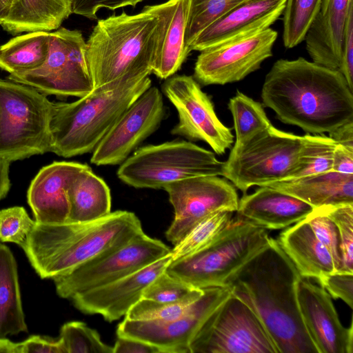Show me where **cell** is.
I'll use <instances>...</instances> for the list:
<instances>
[{"mask_svg": "<svg viewBox=\"0 0 353 353\" xmlns=\"http://www.w3.org/2000/svg\"><path fill=\"white\" fill-rule=\"evenodd\" d=\"M296 293L303 321L318 353H352V323L343 325L328 292L301 277Z\"/></svg>", "mask_w": 353, "mask_h": 353, "instance_id": "18", "label": "cell"}, {"mask_svg": "<svg viewBox=\"0 0 353 353\" xmlns=\"http://www.w3.org/2000/svg\"><path fill=\"white\" fill-rule=\"evenodd\" d=\"M72 14L70 0H14L1 24L12 34L58 29Z\"/></svg>", "mask_w": 353, "mask_h": 353, "instance_id": "28", "label": "cell"}, {"mask_svg": "<svg viewBox=\"0 0 353 353\" xmlns=\"http://www.w3.org/2000/svg\"><path fill=\"white\" fill-rule=\"evenodd\" d=\"M88 165L78 162L54 161L39 170L27 194L37 223L54 224L68 221L67 186L72 177Z\"/></svg>", "mask_w": 353, "mask_h": 353, "instance_id": "21", "label": "cell"}, {"mask_svg": "<svg viewBox=\"0 0 353 353\" xmlns=\"http://www.w3.org/2000/svg\"><path fill=\"white\" fill-rule=\"evenodd\" d=\"M266 185L294 196L314 209L353 203V174L331 170Z\"/></svg>", "mask_w": 353, "mask_h": 353, "instance_id": "24", "label": "cell"}, {"mask_svg": "<svg viewBox=\"0 0 353 353\" xmlns=\"http://www.w3.org/2000/svg\"><path fill=\"white\" fill-rule=\"evenodd\" d=\"M328 134L337 144L353 150V121L340 125Z\"/></svg>", "mask_w": 353, "mask_h": 353, "instance_id": "48", "label": "cell"}, {"mask_svg": "<svg viewBox=\"0 0 353 353\" xmlns=\"http://www.w3.org/2000/svg\"><path fill=\"white\" fill-rule=\"evenodd\" d=\"M0 353H23L22 344L14 343L6 338H0Z\"/></svg>", "mask_w": 353, "mask_h": 353, "instance_id": "50", "label": "cell"}, {"mask_svg": "<svg viewBox=\"0 0 353 353\" xmlns=\"http://www.w3.org/2000/svg\"><path fill=\"white\" fill-rule=\"evenodd\" d=\"M164 26L161 3L99 20L85 48L93 90L150 76Z\"/></svg>", "mask_w": 353, "mask_h": 353, "instance_id": "3", "label": "cell"}, {"mask_svg": "<svg viewBox=\"0 0 353 353\" xmlns=\"http://www.w3.org/2000/svg\"><path fill=\"white\" fill-rule=\"evenodd\" d=\"M66 194L69 204L68 222L89 223L111 212L110 188L89 165L70 181Z\"/></svg>", "mask_w": 353, "mask_h": 353, "instance_id": "27", "label": "cell"}, {"mask_svg": "<svg viewBox=\"0 0 353 353\" xmlns=\"http://www.w3.org/2000/svg\"><path fill=\"white\" fill-rule=\"evenodd\" d=\"M152 84L150 77L93 90L71 103H53L51 152L70 158L94 150L119 117Z\"/></svg>", "mask_w": 353, "mask_h": 353, "instance_id": "5", "label": "cell"}, {"mask_svg": "<svg viewBox=\"0 0 353 353\" xmlns=\"http://www.w3.org/2000/svg\"><path fill=\"white\" fill-rule=\"evenodd\" d=\"M286 0H245L205 28L190 52L243 39L269 28L281 16Z\"/></svg>", "mask_w": 353, "mask_h": 353, "instance_id": "20", "label": "cell"}, {"mask_svg": "<svg viewBox=\"0 0 353 353\" xmlns=\"http://www.w3.org/2000/svg\"><path fill=\"white\" fill-rule=\"evenodd\" d=\"M203 292V289H195L184 299L170 303H160L142 298L130 308L125 318L154 321L176 319L185 313Z\"/></svg>", "mask_w": 353, "mask_h": 353, "instance_id": "36", "label": "cell"}, {"mask_svg": "<svg viewBox=\"0 0 353 353\" xmlns=\"http://www.w3.org/2000/svg\"><path fill=\"white\" fill-rule=\"evenodd\" d=\"M307 135L272 125L243 145L232 147L222 176L244 194L252 186L288 179L299 162Z\"/></svg>", "mask_w": 353, "mask_h": 353, "instance_id": "9", "label": "cell"}, {"mask_svg": "<svg viewBox=\"0 0 353 353\" xmlns=\"http://www.w3.org/2000/svg\"><path fill=\"white\" fill-rule=\"evenodd\" d=\"M195 289L164 271L145 289L142 298L160 303L174 302L184 299Z\"/></svg>", "mask_w": 353, "mask_h": 353, "instance_id": "41", "label": "cell"}, {"mask_svg": "<svg viewBox=\"0 0 353 353\" xmlns=\"http://www.w3.org/2000/svg\"><path fill=\"white\" fill-rule=\"evenodd\" d=\"M27 332L17 263L10 250L0 241V338Z\"/></svg>", "mask_w": 353, "mask_h": 353, "instance_id": "29", "label": "cell"}, {"mask_svg": "<svg viewBox=\"0 0 353 353\" xmlns=\"http://www.w3.org/2000/svg\"><path fill=\"white\" fill-rule=\"evenodd\" d=\"M59 338L66 353H113V347L101 339L99 333L81 321L64 323Z\"/></svg>", "mask_w": 353, "mask_h": 353, "instance_id": "37", "label": "cell"}, {"mask_svg": "<svg viewBox=\"0 0 353 353\" xmlns=\"http://www.w3.org/2000/svg\"><path fill=\"white\" fill-rule=\"evenodd\" d=\"M270 239L266 229L236 215L215 241L191 254L172 260L165 271L194 288L223 287Z\"/></svg>", "mask_w": 353, "mask_h": 353, "instance_id": "6", "label": "cell"}, {"mask_svg": "<svg viewBox=\"0 0 353 353\" xmlns=\"http://www.w3.org/2000/svg\"><path fill=\"white\" fill-rule=\"evenodd\" d=\"M228 106L234 121L236 135L234 147L243 145L272 125L263 105L239 90L230 99Z\"/></svg>", "mask_w": 353, "mask_h": 353, "instance_id": "31", "label": "cell"}, {"mask_svg": "<svg viewBox=\"0 0 353 353\" xmlns=\"http://www.w3.org/2000/svg\"><path fill=\"white\" fill-rule=\"evenodd\" d=\"M332 170L353 174V150L336 144L332 153Z\"/></svg>", "mask_w": 353, "mask_h": 353, "instance_id": "47", "label": "cell"}, {"mask_svg": "<svg viewBox=\"0 0 353 353\" xmlns=\"http://www.w3.org/2000/svg\"><path fill=\"white\" fill-rule=\"evenodd\" d=\"M85 41L79 30L50 32L49 52L39 68L10 74V81L30 85L44 94L83 97L94 87L85 59Z\"/></svg>", "mask_w": 353, "mask_h": 353, "instance_id": "12", "label": "cell"}, {"mask_svg": "<svg viewBox=\"0 0 353 353\" xmlns=\"http://www.w3.org/2000/svg\"><path fill=\"white\" fill-rule=\"evenodd\" d=\"M52 107L37 89L0 79V158L11 163L51 152Z\"/></svg>", "mask_w": 353, "mask_h": 353, "instance_id": "7", "label": "cell"}, {"mask_svg": "<svg viewBox=\"0 0 353 353\" xmlns=\"http://www.w3.org/2000/svg\"><path fill=\"white\" fill-rule=\"evenodd\" d=\"M190 353H279L263 325L243 301L230 294L205 319Z\"/></svg>", "mask_w": 353, "mask_h": 353, "instance_id": "10", "label": "cell"}, {"mask_svg": "<svg viewBox=\"0 0 353 353\" xmlns=\"http://www.w3.org/2000/svg\"><path fill=\"white\" fill-rule=\"evenodd\" d=\"M143 232L133 212L117 210L89 223H35L23 247L41 279L65 274Z\"/></svg>", "mask_w": 353, "mask_h": 353, "instance_id": "4", "label": "cell"}, {"mask_svg": "<svg viewBox=\"0 0 353 353\" xmlns=\"http://www.w3.org/2000/svg\"><path fill=\"white\" fill-rule=\"evenodd\" d=\"M278 33L269 28L259 33L200 52L194 68L199 84L225 85L243 79L272 56Z\"/></svg>", "mask_w": 353, "mask_h": 353, "instance_id": "17", "label": "cell"}, {"mask_svg": "<svg viewBox=\"0 0 353 353\" xmlns=\"http://www.w3.org/2000/svg\"><path fill=\"white\" fill-rule=\"evenodd\" d=\"M168 245L142 232L124 244L106 251L70 272L53 279L57 294L74 296L133 273L171 253Z\"/></svg>", "mask_w": 353, "mask_h": 353, "instance_id": "11", "label": "cell"}, {"mask_svg": "<svg viewBox=\"0 0 353 353\" xmlns=\"http://www.w3.org/2000/svg\"><path fill=\"white\" fill-rule=\"evenodd\" d=\"M339 71L353 91V8L349 12L344 30Z\"/></svg>", "mask_w": 353, "mask_h": 353, "instance_id": "44", "label": "cell"}, {"mask_svg": "<svg viewBox=\"0 0 353 353\" xmlns=\"http://www.w3.org/2000/svg\"><path fill=\"white\" fill-rule=\"evenodd\" d=\"M165 115L162 94L151 85L119 117L92 151L90 162L96 165L121 164L159 128Z\"/></svg>", "mask_w": 353, "mask_h": 353, "instance_id": "16", "label": "cell"}, {"mask_svg": "<svg viewBox=\"0 0 353 353\" xmlns=\"http://www.w3.org/2000/svg\"><path fill=\"white\" fill-rule=\"evenodd\" d=\"M172 259L170 253L133 273L77 294L70 300L83 313L100 314L109 322L116 321L125 316L142 299L145 289L165 271Z\"/></svg>", "mask_w": 353, "mask_h": 353, "instance_id": "19", "label": "cell"}, {"mask_svg": "<svg viewBox=\"0 0 353 353\" xmlns=\"http://www.w3.org/2000/svg\"><path fill=\"white\" fill-rule=\"evenodd\" d=\"M301 277L277 240L270 237L225 283L256 314L279 353H318L299 307Z\"/></svg>", "mask_w": 353, "mask_h": 353, "instance_id": "1", "label": "cell"}, {"mask_svg": "<svg viewBox=\"0 0 353 353\" xmlns=\"http://www.w3.org/2000/svg\"><path fill=\"white\" fill-rule=\"evenodd\" d=\"M323 0H286L283 10V45L292 48L301 43L318 14Z\"/></svg>", "mask_w": 353, "mask_h": 353, "instance_id": "33", "label": "cell"}, {"mask_svg": "<svg viewBox=\"0 0 353 353\" xmlns=\"http://www.w3.org/2000/svg\"><path fill=\"white\" fill-rule=\"evenodd\" d=\"M336 144L329 137L308 134L299 162L288 179L331 171Z\"/></svg>", "mask_w": 353, "mask_h": 353, "instance_id": "35", "label": "cell"}, {"mask_svg": "<svg viewBox=\"0 0 353 353\" xmlns=\"http://www.w3.org/2000/svg\"><path fill=\"white\" fill-rule=\"evenodd\" d=\"M50 32L37 31L15 37L0 46V68L10 74L35 70L46 61Z\"/></svg>", "mask_w": 353, "mask_h": 353, "instance_id": "30", "label": "cell"}, {"mask_svg": "<svg viewBox=\"0 0 353 353\" xmlns=\"http://www.w3.org/2000/svg\"><path fill=\"white\" fill-rule=\"evenodd\" d=\"M113 353H162L157 347L143 341L117 336Z\"/></svg>", "mask_w": 353, "mask_h": 353, "instance_id": "46", "label": "cell"}, {"mask_svg": "<svg viewBox=\"0 0 353 353\" xmlns=\"http://www.w3.org/2000/svg\"><path fill=\"white\" fill-rule=\"evenodd\" d=\"M244 1L188 0L185 30V44L188 50L189 46L201 32Z\"/></svg>", "mask_w": 353, "mask_h": 353, "instance_id": "34", "label": "cell"}, {"mask_svg": "<svg viewBox=\"0 0 353 353\" xmlns=\"http://www.w3.org/2000/svg\"><path fill=\"white\" fill-rule=\"evenodd\" d=\"M224 162L190 141L174 140L138 148L121 164L118 178L136 188L163 189L167 184L201 176H223Z\"/></svg>", "mask_w": 353, "mask_h": 353, "instance_id": "8", "label": "cell"}, {"mask_svg": "<svg viewBox=\"0 0 353 353\" xmlns=\"http://www.w3.org/2000/svg\"><path fill=\"white\" fill-rule=\"evenodd\" d=\"M23 353H66L60 338L32 335L21 342Z\"/></svg>", "mask_w": 353, "mask_h": 353, "instance_id": "45", "label": "cell"}, {"mask_svg": "<svg viewBox=\"0 0 353 353\" xmlns=\"http://www.w3.org/2000/svg\"><path fill=\"white\" fill-rule=\"evenodd\" d=\"M230 293L226 286L203 288L202 295L182 316L167 321L125 318L118 325L117 334L147 342L162 353H190V344L199 329Z\"/></svg>", "mask_w": 353, "mask_h": 353, "instance_id": "15", "label": "cell"}, {"mask_svg": "<svg viewBox=\"0 0 353 353\" xmlns=\"http://www.w3.org/2000/svg\"><path fill=\"white\" fill-rule=\"evenodd\" d=\"M14 0H0V25L8 18Z\"/></svg>", "mask_w": 353, "mask_h": 353, "instance_id": "51", "label": "cell"}, {"mask_svg": "<svg viewBox=\"0 0 353 353\" xmlns=\"http://www.w3.org/2000/svg\"><path fill=\"white\" fill-rule=\"evenodd\" d=\"M305 220L318 240L332 256L336 272H340L343 267V254L341 239L336 224L318 208H315Z\"/></svg>", "mask_w": 353, "mask_h": 353, "instance_id": "40", "label": "cell"}, {"mask_svg": "<svg viewBox=\"0 0 353 353\" xmlns=\"http://www.w3.org/2000/svg\"><path fill=\"white\" fill-rule=\"evenodd\" d=\"M234 212L219 210L199 222L171 250L172 260L191 254L215 241L231 224Z\"/></svg>", "mask_w": 353, "mask_h": 353, "instance_id": "32", "label": "cell"}, {"mask_svg": "<svg viewBox=\"0 0 353 353\" xmlns=\"http://www.w3.org/2000/svg\"><path fill=\"white\" fill-rule=\"evenodd\" d=\"M35 223L23 207L0 210V241L13 243L23 249Z\"/></svg>", "mask_w": 353, "mask_h": 353, "instance_id": "39", "label": "cell"}, {"mask_svg": "<svg viewBox=\"0 0 353 353\" xmlns=\"http://www.w3.org/2000/svg\"><path fill=\"white\" fill-rule=\"evenodd\" d=\"M174 208V219L165 232L174 245L201 220L219 210L236 212L235 187L219 176H201L171 182L163 188Z\"/></svg>", "mask_w": 353, "mask_h": 353, "instance_id": "14", "label": "cell"}, {"mask_svg": "<svg viewBox=\"0 0 353 353\" xmlns=\"http://www.w3.org/2000/svg\"><path fill=\"white\" fill-rule=\"evenodd\" d=\"M72 13L95 19L101 8L114 10L126 6H136L144 0H70Z\"/></svg>", "mask_w": 353, "mask_h": 353, "instance_id": "43", "label": "cell"}, {"mask_svg": "<svg viewBox=\"0 0 353 353\" xmlns=\"http://www.w3.org/2000/svg\"><path fill=\"white\" fill-rule=\"evenodd\" d=\"M10 162L0 158V200L6 197L10 188Z\"/></svg>", "mask_w": 353, "mask_h": 353, "instance_id": "49", "label": "cell"}, {"mask_svg": "<svg viewBox=\"0 0 353 353\" xmlns=\"http://www.w3.org/2000/svg\"><path fill=\"white\" fill-rule=\"evenodd\" d=\"M336 224L343 254L340 272L353 273V203L319 208Z\"/></svg>", "mask_w": 353, "mask_h": 353, "instance_id": "38", "label": "cell"}, {"mask_svg": "<svg viewBox=\"0 0 353 353\" xmlns=\"http://www.w3.org/2000/svg\"><path fill=\"white\" fill-rule=\"evenodd\" d=\"M353 0H323L304 40L312 61L339 71L341 46Z\"/></svg>", "mask_w": 353, "mask_h": 353, "instance_id": "23", "label": "cell"}, {"mask_svg": "<svg viewBox=\"0 0 353 353\" xmlns=\"http://www.w3.org/2000/svg\"><path fill=\"white\" fill-rule=\"evenodd\" d=\"M276 240L301 277L318 281L336 272L332 256L305 219L283 231Z\"/></svg>", "mask_w": 353, "mask_h": 353, "instance_id": "25", "label": "cell"}, {"mask_svg": "<svg viewBox=\"0 0 353 353\" xmlns=\"http://www.w3.org/2000/svg\"><path fill=\"white\" fill-rule=\"evenodd\" d=\"M161 6L165 26L152 73L165 80L175 74L190 54L185 44L188 0H168Z\"/></svg>", "mask_w": 353, "mask_h": 353, "instance_id": "26", "label": "cell"}, {"mask_svg": "<svg viewBox=\"0 0 353 353\" xmlns=\"http://www.w3.org/2000/svg\"><path fill=\"white\" fill-rule=\"evenodd\" d=\"M334 299L343 300L353 307V273L334 272L317 281Z\"/></svg>", "mask_w": 353, "mask_h": 353, "instance_id": "42", "label": "cell"}, {"mask_svg": "<svg viewBox=\"0 0 353 353\" xmlns=\"http://www.w3.org/2000/svg\"><path fill=\"white\" fill-rule=\"evenodd\" d=\"M261 99L281 121L308 134L330 133L353 121V93L343 75L303 57L277 60Z\"/></svg>", "mask_w": 353, "mask_h": 353, "instance_id": "2", "label": "cell"}, {"mask_svg": "<svg viewBox=\"0 0 353 353\" xmlns=\"http://www.w3.org/2000/svg\"><path fill=\"white\" fill-rule=\"evenodd\" d=\"M314 208L305 201L268 185L239 200L237 215L266 230L288 228L305 219Z\"/></svg>", "mask_w": 353, "mask_h": 353, "instance_id": "22", "label": "cell"}, {"mask_svg": "<svg viewBox=\"0 0 353 353\" xmlns=\"http://www.w3.org/2000/svg\"><path fill=\"white\" fill-rule=\"evenodd\" d=\"M161 88L178 113L172 134L203 141L219 155L230 148L234 142L230 128L219 120L212 101L193 76L174 74L165 79Z\"/></svg>", "mask_w": 353, "mask_h": 353, "instance_id": "13", "label": "cell"}]
</instances>
